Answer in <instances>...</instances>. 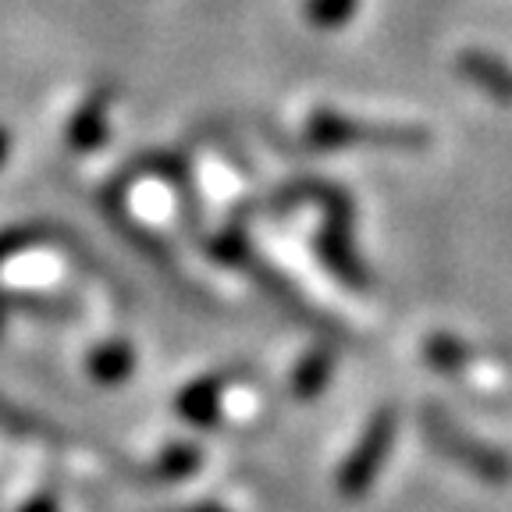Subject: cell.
<instances>
[{"label": "cell", "mask_w": 512, "mask_h": 512, "mask_svg": "<svg viewBox=\"0 0 512 512\" xmlns=\"http://www.w3.org/2000/svg\"><path fill=\"white\" fill-rule=\"evenodd\" d=\"M299 203H317L324 210V221H320V232L313 239L317 246V256L320 264L328 267L345 288L352 292H370L374 288V274L370 267L363 264L360 249H356V239H352V200L349 192L338 189V185H328V182H296L281 189L274 196L271 207L274 210H292Z\"/></svg>", "instance_id": "cell-1"}, {"label": "cell", "mask_w": 512, "mask_h": 512, "mask_svg": "<svg viewBox=\"0 0 512 512\" xmlns=\"http://www.w3.org/2000/svg\"><path fill=\"white\" fill-rule=\"evenodd\" d=\"M203 463L200 448L196 445H171L157 456V463L150 466V480L153 484H178L189 473H196Z\"/></svg>", "instance_id": "cell-11"}, {"label": "cell", "mask_w": 512, "mask_h": 512, "mask_svg": "<svg viewBox=\"0 0 512 512\" xmlns=\"http://www.w3.org/2000/svg\"><path fill=\"white\" fill-rule=\"evenodd\" d=\"M335 377V349L331 345H313L303 360L296 363L292 377H288V392L296 402H313Z\"/></svg>", "instance_id": "cell-7"}, {"label": "cell", "mask_w": 512, "mask_h": 512, "mask_svg": "<svg viewBox=\"0 0 512 512\" xmlns=\"http://www.w3.org/2000/svg\"><path fill=\"white\" fill-rule=\"evenodd\" d=\"M111 217L121 224V232H125V239L132 242V246H136V249H143V256H150V260L160 267V271L178 274L175 260H171V256H168V249H164V242H160L157 235L146 232V228H139V224L125 214V207H121V203H118V207H111Z\"/></svg>", "instance_id": "cell-12"}, {"label": "cell", "mask_w": 512, "mask_h": 512, "mask_svg": "<svg viewBox=\"0 0 512 512\" xmlns=\"http://www.w3.org/2000/svg\"><path fill=\"white\" fill-rule=\"evenodd\" d=\"M235 381H242V370H214L207 377H196L192 384H185L175 399V409L185 424L192 427H214L221 420V399Z\"/></svg>", "instance_id": "cell-6"}, {"label": "cell", "mask_w": 512, "mask_h": 512, "mask_svg": "<svg viewBox=\"0 0 512 512\" xmlns=\"http://www.w3.org/2000/svg\"><path fill=\"white\" fill-rule=\"evenodd\" d=\"M178 512H228L224 505H214V502H203V505H189V509H178Z\"/></svg>", "instance_id": "cell-17"}, {"label": "cell", "mask_w": 512, "mask_h": 512, "mask_svg": "<svg viewBox=\"0 0 512 512\" xmlns=\"http://www.w3.org/2000/svg\"><path fill=\"white\" fill-rule=\"evenodd\" d=\"M22 512H61V502L54 495H36L32 502L22 505Z\"/></svg>", "instance_id": "cell-15"}, {"label": "cell", "mask_w": 512, "mask_h": 512, "mask_svg": "<svg viewBox=\"0 0 512 512\" xmlns=\"http://www.w3.org/2000/svg\"><path fill=\"white\" fill-rule=\"evenodd\" d=\"M47 239H50V232H43V228H11V232L0 235V260H11V256H18L22 249L43 246Z\"/></svg>", "instance_id": "cell-14"}, {"label": "cell", "mask_w": 512, "mask_h": 512, "mask_svg": "<svg viewBox=\"0 0 512 512\" xmlns=\"http://www.w3.org/2000/svg\"><path fill=\"white\" fill-rule=\"evenodd\" d=\"M463 72L470 75V79L477 82L484 93H491L495 100H502V104H512V75L505 72L495 57L466 54L463 57Z\"/></svg>", "instance_id": "cell-10"}, {"label": "cell", "mask_w": 512, "mask_h": 512, "mask_svg": "<svg viewBox=\"0 0 512 512\" xmlns=\"http://www.w3.org/2000/svg\"><path fill=\"white\" fill-rule=\"evenodd\" d=\"M239 271H246L249 278H256V285L264 288L267 296H271L274 303H278L281 310L288 313V317H292V320H299V324H303V328H313V331H320V335H328V338L345 335V331L338 328L335 320H331V317H324V313H320L317 306H313L310 299H306L303 292H299V288L285 278V274H278V271H274V267L267 264V260H260V256L253 253V249H249V256H246V260H242V264H239Z\"/></svg>", "instance_id": "cell-5"}, {"label": "cell", "mask_w": 512, "mask_h": 512, "mask_svg": "<svg viewBox=\"0 0 512 512\" xmlns=\"http://www.w3.org/2000/svg\"><path fill=\"white\" fill-rule=\"evenodd\" d=\"M420 431L431 441V448L438 456H445L448 463H456L459 470H466L470 477L484 480L491 488H502L512 480V456L505 448L491 445V441L473 438L470 431L452 420L445 406H424L420 409Z\"/></svg>", "instance_id": "cell-2"}, {"label": "cell", "mask_w": 512, "mask_h": 512, "mask_svg": "<svg viewBox=\"0 0 512 512\" xmlns=\"http://www.w3.org/2000/svg\"><path fill=\"white\" fill-rule=\"evenodd\" d=\"M0 328H4V296H0Z\"/></svg>", "instance_id": "cell-18"}, {"label": "cell", "mask_w": 512, "mask_h": 512, "mask_svg": "<svg viewBox=\"0 0 512 512\" xmlns=\"http://www.w3.org/2000/svg\"><path fill=\"white\" fill-rule=\"evenodd\" d=\"M306 136L320 150H424L431 143L424 128L370 125V121H352L328 111L313 114Z\"/></svg>", "instance_id": "cell-4"}, {"label": "cell", "mask_w": 512, "mask_h": 512, "mask_svg": "<svg viewBox=\"0 0 512 512\" xmlns=\"http://www.w3.org/2000/svg\"><path fill=\"white\" fill-rule=\"evenodd\" d=\"M395 434H399V413L392 406H381L370 413L367 427L349 448V456L335 470V491L345 502H360L374 491L377 477H381L384 463L392 456Z\"/></svg>", "instance_id": "cell-3"}, {"label": "cell", "mask_w": 512, "mask_h": 512, "mask_svg": "<svg viewBox=\"0 0 512 512\" xmlns=\"http://www.w3.org/2000/svg\"><path fill=\"white\" fill-rule=\"evenodd\" d=\"M420 356H424L427 367L438 370V374H445V377L466 374V367L473 363L470 342H463L459 335H448V331H434V335H427Z\"/></svg>", "instance_id": "cell-9"}, {"label": "cell", "mask_w": 512, "mask_h": 512, "mask_svg": "<svg viewBox=\"0 0 512 512\" xmlns=\"http://www.w3.org/2000/svg\"><path fill=\"white\" fill-rule=\"evenodd\" d=\"M68 143L72 150H96L104 143V96H96L75 114L72 128H68Z\"/></svg>", "instance_id": "cell-13"}, {"label": "cell", "mask_w": 512, "mask_h": 512, "mask_svg": "<svg viewBox=\"0 0 512 512\" xmlns=\"http://www.w3.org/2000/svg\"><path fill=\"white\" fill-rule=\"evenodd\" d=\"M8 153H11V136H8V128H0V164L8 160Z\"/></svg>", "instance_id": "cell-16"}, {"label": "cell", "mask_w": 512, "mask_h": 512, "mask_svg": "<svg viewBox=\"0 0 512 512\" xmlns=\"http://www.w3.org/2000/svg\"><path fill=\"white\" fill-rule=\"evenodd\" d=\"M86 370L96 384L118 388V384H125L128 377L136 374V349L125 338H107L86 356Z\"/></svg>", "instance_id": "cell-8"}]
</instances>
